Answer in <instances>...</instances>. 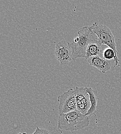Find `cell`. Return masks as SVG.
Returning a JSON list of instances; mask_svg holds the SVG:
<instances>
[{"label": "cell", "instance_id": "obj_1", "mask_svg": "<svg viewBox=\"0 0 121 134\" xmlns=\"http://www.w3.org/2000/svg\"><path fill=\"white\" fill-rule=\"evenodd\" d=\"M78 36L75 38L69 45L72 50L73 60L79 57L86 58V52L88 46L91 43L101 42L96 35L94 33L89 26H85L78 31Z\"/></svg>", "mask_w": 121, "mask_h": 134}, {"label": "cell", "instance_id": "obj_5", "mask_svg": "<svg viewBox=\"0 0 121 134\" xmlns=\"http://www.w3.org/2000/svg\"><path fill=\"white\" fill-rule=\"evenodd\" d=\"M55 55L61 66H67L73 60L72 50L69 42L62 40L56 44Z\"/></svg>", "mask_w": 121, "mask_h": 134}, {"label": "cell", "instance_id": "obj_9", "mask_svg": "<svg viewBox=\"0 0 121 134\" xmlns=\"http://www.w3.org/2000/svg\"><path fill=\"white\" fill-rule=\"evenodd\" d=\"M101 42H93L89 44L87 48L86 56L87 60L91 57L94 56H103L104 51L102 50Z\"/></svg>", "mask_w": 121, "mask_h": 134}, {"label": "cell", "instance_id": "obj_10", "mask_svg": "<svg viewBox=\"0 0 121 134\" xmlns=\"http://www.w3.org/2000/svg\"><path fill=\"white\" fill-rule=\"evenodd\" d=\"M103 57L105 59L109 61L113 59L114 62H115L114 67L119 65V62L120 61V59L118 57L117 53H116L112 49L108 48L104 50L103 53Z\"/></svg>", "mask_w": 121, "mask_h": 134}, {"label": "cell", "instance_id": "obj_2", "mask_svg": "<svg viewBox=\"0 0 121 134\" xmlns=\"http://www.w3.org/2000/svg\"><path fill=\"white\" fill-rule=\"evenodd\" d=\"M90 124L88 117L77 109L67 114L59 115L58 128L61 130L74 132L84 129Z\"/></svg>", "mask_w": 121, "mask_h": 134}, {"label": "cell", "instance_id": "obj_6", "mask_svg": "<svg viewBox=\"0 0 121 134\" xmlns=\"http://www.w3.org/2000/svg\"><path fill=\"white\" fill-rule=\"evenodd\" d=\"M76 96L77 110L86 116L90 107L89 95L87 93L86 87H76L74 88Z\"/></svg>", "mask_w": 121, "mask_h": 134}, {"label": "cell", "instance_id": "obj_4", "mask_svg": "<svg viewBox=\"0 0 121 134\" xmlns=\"http://www.w3.org/2000/svg\"><path fill=\"white\" fill-rule=\"evenodd\" d=\"M57 100L59 102V115L67 114L77 109L74 89H70L59 96L57 98Z\"/></svg>", "mask_w": 121, "mask_h": 134}, {"label": "cell", "instance_id": "obj_7", "mask_svg": "<svg viewBox=\"0 0 121 134\" xmlns=\"http://www.w3.org/2000/svg\"><path fill=\"white\" fill-rule=\"evenodd\" d=\"M87 61L90 66L96 68L103 73H105L111 68L110 61L100 56L91 57L87 59Z\"/></svg>", "mask_w": 121, "mask_h": 134}, {"label": "cell", "instance_id": "obj_11", "mask_svg": "<svg viewBox=\"0 0 121 134\" xmlns=\"http://www.w3.org/2000/svg\"><path fill=\"white\" fill-rule=\"evenodd\" d=\"M33 134H51V132L46 129H40L39 127H37L35 132Z\"/></svg>", "mask_w": 121, "mask_h": 134}, {"label": "cell", "instance_id": "obj_12", "mask_svg": "<svg viewBox=\"0 0 121 134\" xmlns=\"http://www.w3.org/2000/svg\"><path fill=\"white\" fill-rule=\"evenodd\" d=\"M19 134H27L26 133H20Z\"/></svg>", "mask_w": 121, "mask_h": 134}, {"label": "cell", "instance_id": "obj_8", "mask_svg": "<svg viewBox=\"0 0 121 134\" xmlns=\"http://www.w3.org/2000/svg\"><path fill=\"white\" fill-rule=\"evenodd\" d=\"M86 90L87 93L89 95L90 101L91 103V107L86 115V116L88 117L94 114L96 110L99 96L97 91L93 89L91 87H86Z\"/></svg>", "mask_w": 121, "mask_h": 134}, {"label": "cell", "instance_id": "obj_3", "mask_svg": "<svg viewBox=\"0 0 121 134\" xmlns=\"http://www.w3.org/2000/svg\"><path fill=\"white\" fill-rule=\"evenodd\" d=\"M92 31L95 34L102 44L106 45L117 53V45L114 37L110 29L105 25H98L96 22L89 26Z\"/></svg>", "mask_w": 121, "mask_h": 134}]
</instances>
